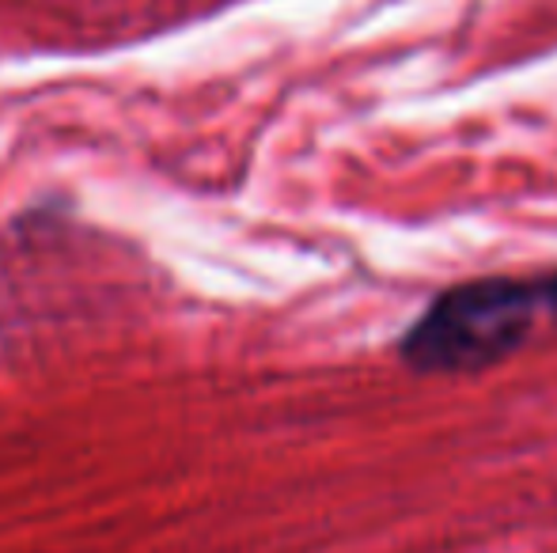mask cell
<instances>
[{"mask_svg":"<svg viewBox=\"0 0 557 553\" xmlns=\"http://www.w3.org/2000/svg\"><path fill=\"white\" fill-rule=\"evenodd\" d=\"M557 326V274L478 277L436 296L406 330L403 361L418 372H482Z\"/></svg>","mask_w":557,"mask_h":553,"instance_id":"obj_1","label":"cell"}]
</instances>
